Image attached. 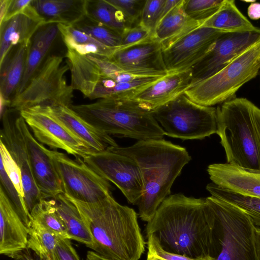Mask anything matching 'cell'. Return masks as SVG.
<instances>
[{"label": "cell", "mask_w": 260, "mask_h": 260, "mask_svg": "<svg viewBox=\"0 0 260 260\" xmlns=\"http://www.w3.org/2000/svg\"><path fill=\"white\" fill-rule=\"evenodd\" d=\"M72 109L89 123L109 135L138 141L163 138L165 132L151 111L134 102L122 99H99L86 104L72 105Z\"/></svg>", "instance_id": "cell-5"}, {"label": "cell", "mask_w": 260, "mask_h": 260, "mask_svg": "<svg viewBox=\"0 0 260 260\" xmlns=\"http://www.w3.org/2000/svg\"><path fill=\"white\" fill-rule=\"evenodd\" d=\"M213 217L205 198L167 197L146 227L165 251L192 258L209 256Z\"/></svg>", "instance_id": "cell-1"}, {"label": "cell", "mask_w": 260, "mask_h": 260, "mask_svg": "<svg viewBox=\"0 0 260 260\" xmlns=\"http://www.w3.org/2000/svg\"><path fill=\"white\" fill-rule=\"evenodd\" d=\"M1 161L9 178L20 196L24 199V190L21 171L5 145L0 142Z\"/></svg>", "instance_id": "cell-41"}, {"label": "cell", "mask_w": 260, "mask_h": 260, "mask_svg": "<svg viewBox=\"0 0 260 260\" xmlns=\"http://www.w3.org/2000/svg\"><path fill=\"white\" fill-rule=\"evenodd\" d=\"M0 187L3 189L16 212L28 228L30 221V215L26 208L24 200L19 194L7 175L4 165L1 161L0 166Z\"/></svg>", "instance_id": "cell-37"}, {"label": "cell", "mask_w": 260, "mask_h": 260, "mask_svg": "<svg viewBox=\"0 0 260 260\" xmlns=\"http://www.w3.org/2000/svg\"><path fill=\"white\" fill-rule=\"evenodd\" d=\"M117 8L132 26L140 22L145 0H107Z\"/></svg>", "instance_id": "cell-39"}, {"label": "cell", "mask_w": 260, "mask_h": 260, "mask_svg": "<svg viewBox=\"0 0 260 260\" xmlns=\"http://www.w3.org/2000/svg\"><path fill=\"white\" fill-rule=\"evenodd\" d=\"M213 217L209 256L214 260H260L256 228L236 206L211 196L205 198Z\"/></svg>", "instance_id": "cell-6"}, {"label": "cell", "mask_w": 260, "mask_h": 260, "mask_svg": "<svg viewBox=\"0 0 260 260\" xmlns=\"http://www.w3.org/2000/svg\"><path fill=\"white\" fill-rule=\"evenodd\" d=\"M108 149L137 163L143 183V194L138 204L139 215L148 222L170 194L174 181L191 160L190 156L184 147L163 139L138 141L131 146Z\"/></svg>", "instance_id": "cell-3"}, {"label": "cell", "mask_w": 260, "mask_h": 260, "mask_svg": "<svg viewBox=\"0 0 260 260\" xmlns=\"http://www.w3.org/2000/svg\"><path fill=\"white\" fill-rule=\"evenodd\" d=\"M223 0H184L183 9L192 19L202 24L220 7Z\"/></svg>", "instance_id": "cell-38"}, {"label": "cell", "mask_w": 260, "mask_h": 260, "mask_svg": "<svg viewBox=\"0 0 260 260\" xmlns=\"http://www.w3.org/2000/svg\"><path fill=\"white\" fill-rule=\"evenodd\" d=\"M191 69L168 73L128 100L151 112L184 93L191 86Z\"/></svg>", "instance_id": "cell-17"}, {"label": "cell", "mask_w": 260, "mask_h": 260, "mask_svg": "<svg viewBox=\"0 0 260 260\" xmlns=\"http://www.w3.org/2000/svg\"><path fill=\"white\" fill-rule=\"evenodd\" d=\"M162 77H148L124 83L102 77L89 99L129 100Z\"/></svg>", "instance_id": "cell-31"}, {"label": "cell", "mask_w": 260, "mask_h": 260, "mask_svg": "<svg viewBox=\"0 0 260 260\" xmlns=\"http://www.w3.org/2000/svg\"><path fill=\"white\" fill-rule=\"evenodd\" d=\"M200 27H209L224 32L260 34V28L255 26L248 20L233 0H223L219 9Z\"/></svg>", "instance_id": "cell-28"}, {"label": "cell", "mask_w": 260, "mask_h": 260, "mask_svg": "<svg viewBox=\"0 0 260 260\" xmlns=\"http://www.w3.org/2000/svg\"><path fill=\"white\" fill-rule=\"evenodd\" d=\"M166 0H146L139 24L153 32L160 21Z\"/></svg>", "instance_id": "cell-40"}, {"label": "cell", "mask_w": 260, "mask_h": 260, "mask_svg": "<svg viewBox=\"0 0 260 260\" xmlns=\"http://www.w3.org/2000/svg\"><path fill=\"white\" fill-rule=\"evenodd\" d=\"M248 16L252 20L260 19V3H251L247 8Z\"/></svg>", "instance_id": "cell-46"}, {"label": "cell", "mask_w": 260, "mask_h": 260, "mask_svg": "<svg viewBox=\"0 0 260 260\" xmlns=\"http://www.w3.org/2000/svg\"><path fill=\"white\" fill-rule=\"evenodd\" d=\"M82 159L97 174L116 185L129 203L138 205L143 194V183L135 160L108 148Z\"/></svg>", "instance_id": "cell-11"}, {"label": "cell", "mask_w": 260, "mask_h": 260, "mask_svg": "<svg viewBox=\"0 0 260 260\" xmlns=\"http://www.w3.org/2000/svg\"><path fill=\"white\" fill-rule=\"evenodd\" d=\"M46 24L73 25L86 15V0H32Z\"/></svg>", "instance_id": "cell-23"}, {"label": "cell", "mask_w": 260, "mask_h": 260, "mask_svg": "<svg viewBox=\"0 0 260 260\" xmlns=\"http://www.w3.org/2000/svg\"><path fill=\"white\" fill-rule=\"evenodd\" d=\"M258 75H259V81H260V69L259 70Z\"/></svg>", "instance_id": "cell-52"}, {"label": "cell", "mask_w": 260, "mask_h": 260, "mask_svg": "<svg viewBox=\"0 0 260 260\" xmlns=\"http://www.w3.org/2000/svg\"><path fill=\"white\" fill-rule=\"evenodd\" d=\"M259 39L257 32L223 34L191 69V86L216 73Z\"/></svg>", "instance_id": "cell-13"}, {"label": "cell", "mask_w": 260, "mask_h": 260, "mask_svg": "<svg viewBox=\"0 0 260 260\" xmlns=\"http://www.w3.org/2000/svg\"><path fill=\"white\" fill-rule=\"evenodd\" d=\"M86 15L121 35L132 27L122 13L107 0H86Z\"/></svg>", "instance_id": "cell-32"}, {"label": "cell", "mask_w": 260, "mask_h": 260, "mask_svg": "<svg viewBox=\"0 0 260 260\" xmlns=\"http://www.w3.org/2000/svg\"><path fill=\"white\" fill-rule=\"evenodd\" d=\"M62 57L48 56L29 80L24 89L13 96L9 107L17 111L40 107H71L74 89L68 84L69 70Z\"/></svg>", "instance_id": "cell-8"}, {"label": "cell", "mask_w": 260, "mask_h": 260, "mask_svg": "<svg viewBox=\"0 0 260 260\" xmlns=\"http://www.w3.org/2000/svg\"><path fill=\"white\" fill-rule=\"evenodd\" d=\"M44 25V23L22 14L16 15L1 25L0 64L13 47L30 42L35 34Z\"/></svg>", "instance_id": "cell-25"}, {"label": "cell", "mask_w": 260, "mask_h": 260, "mask_svg": "<svg viewBox=\"0 0 260 260\" xmlns=\"http://www.w3.org/2000/svg\"><path fill=\"white\" fill-rule=\"evenodd\" d=\"M65 56L71 73L70 85L89 99L102 78L98 66L87 55L69 49Z\"/></svg>", "instance_id": "cell-26"}, {"label": "cell", "mask_w": 260, "mask_h": 260, "mask_svg": "<svg viewBox=\"0 0 260 260\" xmlns=\"http://www.w3.org/2000/svg\"><path fill=\"white\" fill-rule=\"evenodd\" d=\"M59 33L57 24H48L40 27L31 40L24 72L15 94L20 93L46 59V56Z\"/></svg>", "instance_id": "cell-24"}, {"label": "cell", "mask_w": 260, "mask_h": 260, "mask_svg": "<svg viewBox=\"0 0 260 260\" xmlns=\"http://www.w3.org/2000/svg\"><path fill=\"white\" fill-rule=\"evenodd\" d=\"M72 26L107 46L116 48L121 45L122 35L120 32L86 15Z\"/></svg>", "instance_id": "cell-36"}, {"label": "cell", "mask_w": 260, "mask_h": 260, "mask_svg": "<svg viewBox=\"0 0 260 260\" xmlns=\"http://www.w3.org/2000/svg\"><path fill=\"white\" fill-rule=\"evenodd\" d=\"M28 229L27 248L33 251L39 260H59L56 244L60 238L32 220H30Z\"/></svg>", "instance_id": "cell-33"}, {"label": "cell", "mask_w": 260, "mask_h": 260, "mask_svg": "<svg viewBox=\"0 0 260 260\" xmlns=\"http://www.w3.org/2000/svg\"><path fill=\"white\" fill-rule=\"evenodd\" d=\"M7 109L2 116L0 142L2 143L19 167L22 176L24 199L30 212L42 199L41 193L32 175L23 135L15 120L10 118Z\"/></svg>", "instance_id": "cell-15"}, {"label": "cell", "mask_w": 260, "mask_h": 260, "mask_svg": "<svg viewBox=\"0 0 260 260\" xmlns=\"http://www.w3.org/2000/svg\"><path fill=\"white\" fill-rule=\"evenodd\" d=\"M87 260H110L105 258L93 251H88L86 255Z\"/></svg>", "instance_id": "cell-49"}, {"label": "cell", "mask_w": 260, "mask_h": 260, "mask_svg": "<svg viewBox=\"0 0 260 260\" xmlns=\"http://www.w3.org/2000/svg\"><path fill=\"white\" fill-rule=\"evenodd\" d=\"M35 138L50 149H62L75 158H83L96 152L50 114L44 107L36 106L19 112Z\"/></svg>", "instance_id": "cell-12"}, {"label": "cell", "mask_w": 260, "mask_h": 260, "mask_svg": "<svg viewBox=\"0 0 260 260\" xmlns=\"http://www.w3.org/2000/svg\"><path fill=\"white\" fill-rule=\"evenodd\" d=\"M28 229L0 187V253L13 257L27 248Z\"/></svg>", "instance_id": "cell-18"}, {"label": "cell", "mask_w": 260, "mask_h": 260, "mask_svg": "<svg viewBox=\"0 0 260 260\" xmlns=\"http://www.w3.org/2000/svg\"><path fill=\"white\" fill-rule=\"evenodd\" d=\"M52 199L70 239L82 243L92 249L93 242L91 235L74 204L63 193Z\"/></svg>", "instance_id": "cell-30"}, {"label": "cell", "mask_w": 260, "mask_h": 260, "mask_svg": "<svg viewBox=\"0 0 260 260\" xmlns=\"http://www.w3.org/2000/svg\"><path fill=\"white\" fill-rule=\"evenodd\" d=\"M260 39L212 76L190 86L184 94L201 105L213 106L236 98L244 84L258 75Z\"/></svg>", "instance_id": "cell-7"}, {"label": "cell", "mask_w": 260, "mask_h": 260, "mask_svg": "<svg viewBox=\"0 0 260 260\" xmlns=\"http://www.w3.org/2000/svg\"><path fill=\"white\" fill-rule=\"evenodd\" d=\"M146 260H164L161 258L147 253Z\"/></svg>", "instance_id": "cell-51"}, {"label": "cell", "mask_w": 260, "mask_h": 260, "mask_svg": "<svg viewBox=\"0 0 260 260\" xmlns=\"http://www.w3.org/2000/svg\"><path fill=\"white\" fill-rule=\"evenodd\" d=\"M30 215V220L36 221L57 237L70 239L52 199H42L32 209Z\"/></svg>", "instance_id": "cell-35"}, {"label": "cell", "mask_w": 260, "mask_h": 260, "mask_svg": "<svg viewBox=\"0 0 260 260\" xmlns=\"http://www.w3.org/2000/svg\"><path fill=\"white\" fill-rule=\"evenodd\" d=\"M217 132L227 162L260 173V109L244 98L217 106Z\"/></svg>", "instance_id": "cell-4"}, {"label": "cell", "mask_w": 260, "mask_h": 260, "mask_svg": "<svg viewBox=\"0 0 260 260\" xmlns=\"http://www.w3.org/2000/svg\"><path fill=\"white\" fill-rule=\"evenodd\" d=\"M122 67L167 72L160 43L154 40L117 51L110 58Z\"/></svg>", "instance_id": "cell-21"}, {"label": "cell", "mask_w": 260, "mask_h": 260, "mask_svg": "<svg viewBox=\"0 0 260 260\" xmlns=\"http://www.w3.org/2000/svg\"><path fill=\"white\" fill-rule=\"evenodd\" d=\"M65 196L76 206L91 235V249L110 260L139 259L145 242L133 209L120 205L112 194L91 203Z\"/></svg>", "instance_id": "cell-2"}, {"label": "cell", "mask_w": 260, "mask_h": 260, "mask_svg": "<svg viewBox=\"0 0 260 260\" xmlns=\"http://www.w3.org/2000/svg\"><path fill=\"white\" fill-rule=\"evenodd\" d=\"M53 117L95 152L118 146L110 136L86 121L71 107H44Z\"/></svg>", "instance_id": "cell-20"}, {"label": "cell", "mask_w": 260, "mask_h": 260, "mask_svg": "<svg viewBox=\"0 0 260 260\" xmlns=\"http://www.w3.org/2000/svg\"><path fill=\"white\" fill-rule=\"evenodd\" d=\"M11 0L0 1V25L5 20Z\"/></svg>", "instance_id": "cell-47"}, {"label": "cell", "mask_w": 260, "mask_h": 260, "mask_svg": "<svg viewBox=\"0 0 260 260\" xmlns=\"http://www.w3.org/2000/svg\"><path fill=\"white\" fill-rule=\"evenodd\" d=\"M183 2L182 0L170 11L158 23L154 29V39L160 43L162 50L202 25L201 23L186 14Z\"/></svg>", "instance_id": "cell-22"}, {"label": "cell", "mask_w": 260, "mask_h": 260, "mask_svg": "<svg viewBox=\"0 0 260 260\" xmlns=\"http://www.w3.org/2000/svg\"><path fill=\"white\" fill-rule=\"evenodd\" d=\"M31 41L15 46L0 64V95L11 102L22 79Z\"/></svg>", "instance_id": "cell-27"}, {"label": "cell", "mask_w": 260, "mask_h": 260, "mask_svg": "<svg viewBox=\"0 0 260 260\" xmlns=\"http://www.w3.org/2000/svg\"><path fill=\"white\" fill-rule=\"evenodd\" d=\"M256 237H257V240L258 246L259 254V257H260V229H258L256 228Z\"/></svg>", "instance_id": "cell-50"}, {"label": "cell", "mask_w": 260, "mask_h": 260, "mask_svg": "<svg viewBox=\"0 0 260 260\" xmlns=\"http://www.w3.org/2000/svg\"><path fill=\"white\" fill-rule=\"evenodd\" d=\"M211 196L230 203L245 212L255 225L260 226V198L245 196L221 188L213 182L206 186Z\"/></svg>", "instance_id": "cell-34"}, {"label": "cell", "mask_w": 260, "mask_h": 260, "mask_svg": "<svg viewBox=\"0 0 260 260\" xmlns=\"http://www.w3.org/2000/svg\"><path fill=\"white\" fill-rule=\"evenodd\" d=\"M148 254L161 258L164 260H214L210 256L192 258L186 256L172 253L164 250L160 246L157 239L151 235L147 237Z\"/></svg>", "instance_id": "cell-44"}, {"label": "cell", "mask_w": 260, "mask_h": 260, "mask_svg": "<svg viewBox=\"0 0 260 260\" xmlns=\"http://www.w3.org/2000/svg\"><path fill=\"white\" fill-rule=\"evenodd\" d=\"M59 34L67 49L82 55H95L110 59L120 49L100 43L86 33L72 25L57 24Z\"/></svg>", "instance_id": "cell-29"}, {"label": "cell", "mask_w": 260, "mask_h": 260, "mask_svg": "<svg viewBox=\"0 0 260 260\" xmlns=\"http://www.w3.org/2000/svg\"><path fill=\"white\" fill-rule=\"evenodd\" d=\"M13 258L14 260H36L29 252L27 248L15 255Z\"/></svg>", "instance_id": "cell-48"}, {"label": "cell", "mask_w": 260, "mask_h": 260, "mask_svg": "<svg viewBox=\"0 0 260 260\" xmlns=\"http://www.w3.org/2000/svg\"><path fill=\"white\" fill-rule=\"evenodd\" d=\"M15 120L23 135L32 175L43 198L54 199L63 193L60 180L47 153V148L35 138L20 115Z\"/></svg>", "instance_id": "cell-16"}, {"label": "cell", "mask_w": 260, "mask_h": 260, "mask_svg": "<svg viewBox=\"0 0 260 260\" xmlns=\"http://www.w3.org/2000/svg\"><path fill=\"white\" fill-rule=\"evenodd\" d=\"M154 40L153 32L138 24L123 32L121 46L125 49Z\"/></svg>", "instance_id": "cell-42"}, {"label": "cell", "mask_w": 260, "mask_h": 260, "mask_svg": "<svg viewBox=\"0 0 260 260\" xmlns=\"http://www.w3.org/2000/svg\"><path fill=\"white\" fill-rule=\"evenodd\" d=\"M225 32L199 27L162 50L166 71L174 73L191 69Z\"/></svg>", "instance_id": "cell-14"}, {"label": "cell", "mask_w": 260, "mask_h": 260, "mask_svg": "<svg viewBox=\"0 0 260 260\" xmlns=\"http://www.w3.org/2000/svg\"><path fill=\"white\" fill-rule=\"evenodd\" d=\"M56 251L59 260H80L70 239L59 238L56 244Z\"/></svg>", "instance_id": "cell-45"}, {"label": "cell", "mask_w": 260, "mask_h": 260, "mask_svg": "<svg viewBox=\"0 0 260 260\" xmlns=\"http://www.w3.org/2000/svg\"><path fill=\"white\" fill-rule=\"evenodd\" d=\"M32 2V0H11L4 22L16 15L22 14L46 25L35 9Z\"/></svg>", "instance_id": "cell-43"}, {"label": "cell", "mask_w": 260, "mask_h": 260, "mask_svg": "<svg viewBox=\"0 0 260 260\" xmlns=\"http://www.w3.org/2000/svg\"><path fill=\"white\" fill-rule=\"evenodd\" d=\"M151 113L170 137L201 140L217 132L216 108L197 104L184 93Z\"/></svg>", "instance_id": "cell-9"}, {"label": "cell", "mask_w": 260, "mask_h": 260, "mask_svg": "<svg viewBox=\"0 0 260 260\" xmlns=\"http://www.w3.org/2000/svg\"><path fill=\"white\" fill-rule=\"evenodd\" d=\"M207 172L217 186L245 196L260 198V173L229 163L213 164Z\"/></svg>", "instance_id": "cell-19"}, {"label": "cell", "mask_w": 260, "mask_h": 260, "mask_svg": "<svg viewBox=\"0 0 260 260\" xmlns=\"http://www.w3.org/2000/svg\"><path fill=\"white\" fill-rule=\"evenodd\" d=\"M63 194L86 203H95L111 195L109 181L97 174L80 157L72 159L66 153L47 149Z\"/></svg>", "instance_id": "cell-10"}]
</instances>
